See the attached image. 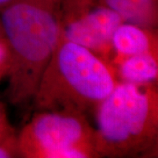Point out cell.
I'll return each mask as SVG.
<instances>
[{"label":"cell","instance_id":"cell-1","mask_svg":"<svg viewBox=\"0 0 158 158\" xmlns=\"http://www.w3.org/2000/svg\"><path fill=\"white\" fill-rule=\"evenodd\" d=\"M0 21L11 57L6 96L21 107L34 99L59 41L61 7L57 0H13L0 10Z\"/></svg>","mask_w":158,"mask_h":158},{"label":"cell","instance_id":"cell-2","mask_svg":"<svg viewBox=\"0 0 158 158\" xmlns=\"http://www.w3.org/2000/svg\"><path fill=\"white\" fill-rule=\"evenodd\" d=\"M118 84L112 66L85 47L61 34L34 97L36 111L88 113L97 108Z\"/></svg>","mask_w":158,"mask_h":158},{"label":"cell","instance_id":"cell-3","mask_svg":"<svg viewBox=\"0 0 158 158\" xmlns=\"http://www.w3.org/2000/svg\"><path fill=\"white\" fill-rule=\"evenodd\" d=\"M95 114L94 144L99 157H148L157 150L156 83L118 82Z\"/></svg>","mask_w":158,"mask_h":158},{"label":"cell","instance_id":"cell-4","mask_svg":"<svg viewBox=\"0 0 158 158\" xmlns=\"http://www.w3.org/2000/svg\"><path fill=\"white\" fill-rule=\"evenodd\" d=\"M21 157H99L94 127L86 115L69 111H36L18 134Z\"/></svg>","mask_w":158,"mask_h":158},{"label":"cell","instance_id":"cell-5","mask_svg":"<svg viewBox=\"0 0 158 158\" xmlns=\"http://www.w3.org/2000/svg\"><path fill=\"white\" fill-rule=\"evenodd\" d=\"M121 23L123 20L116 12L96 3L76 16L62 20L61 34L99 56H108L113 51V34Z\"/></svg>","mask_w":158,"mask_h":158},{"label":"cell","instance_id":"cell-6","mask_svg":"<svg viewBox=\"0 0 158 158\" xmlns=\"http://www.w3.org/2000/svg\"><path fill=\"white\" fill-rule=\"evenodd\" d=\"M115 53L113 64L125 57L153 53L158 54L156 30L123 22L115 30L112 39Z\"/></svg>","mask_w":158,"mask_h":158},{"label":"cell","instance_id":"cell-7","mask_svg":"<svg viewBox=\"0 0 158 158\" xmlns=\"http://www.w3.org/2000/svg\"><path fill=\"white\" fill-rule=\"evenodd\" d=\"M98 3L116 12L123 22L156 30L158 0H98Z\"/></svg>","mask_w":158,"mask_h":158},{"label":"cell","instance_id":"cell-8","mask_svg":"<svg viewBox=\"0 0 158 158\" xmlns=\"http://www.w3.org/2000/svg\"><path fill=\"white\" fill-rule=\"evenodd\" d=\"M120 82L153 84L158 79V54L147 53L125 57L114 63Z\"/></svg>","mask_w":158,"mask_h":158},{"label":"cell","instance_id":"cell-9","mask_svg":"<svg viewBox=\"0 0 158 158\" xmlns=\"http://www.w3.org/2000/svg\"><path fill=\"white\" fill-rule=\"evenodd\" d=\"M62 11V20L68 19L98 3V0H57Z\"/></svg>","mask_w":158,"mask_h":158},{"label":"cell","instance_id":"cell-10","mask_svg":"<svg viewBox=\"0 0 158 158\" xmlns=\"http://www.w3.org/2000/svg\"><path fill=\"white\" fill-rule=\"evenodd\" d=\"M13 157H21L16 133L0 142V158Z\"/></svg>","mask_w":158,"mask_h":158},{"label":"cell","instance_id":"cell-11","mask_svg":"<svg viewBox=\"0 0 158 158\" xmlns=\"http://www.w3.org/2000/svg\"><path fill=\"white\" fill-rule=\"evenodd\" d=\"M11 67L10 51L4 37L0 38V82L8 77Z\"/></svg>","mask_w":158,"mask_h":158},{"label":"cell","instance_id":"cell-12","mask_svg":"<svg viewBox=\"0 0 158 158\" xmlns=\"http://www.w3.org/2000/svg\"><path fill=\"white\" fill-rule=\"evenodd\" d=\"M15 133V129L9 122L5 106L0 102V142Z\"/></svg>","mask_w":158,"mask_h":158},{"label":"cell","instance_id":"cell-13","mask_svg":"<svg viewBox=\"0 0 158 158\" xmlns=\"http://www.w3.org/2000/svg\"><path fill=\"white\" fill-rule=\"evenodd\" d=\"M12 1L13 0H0V10L2 8H4L5 6H7V5H9Z\"/></svg>","mask_w":158,"mask_h":158},{"label":"cell","instance_id":"cell-14","mask_svg":"<svg viewBox=\"0 0 158 158\" xmlns=\"http://www.w3.org/2000/svg\"><path fill=\"white\" fill-rule=\"evenodd\" d=\"M4 37L3 36V29H2V25H1V21H0V38Z\"/></svg>","mask_w":158,"mask_h":158}]
</instances>
